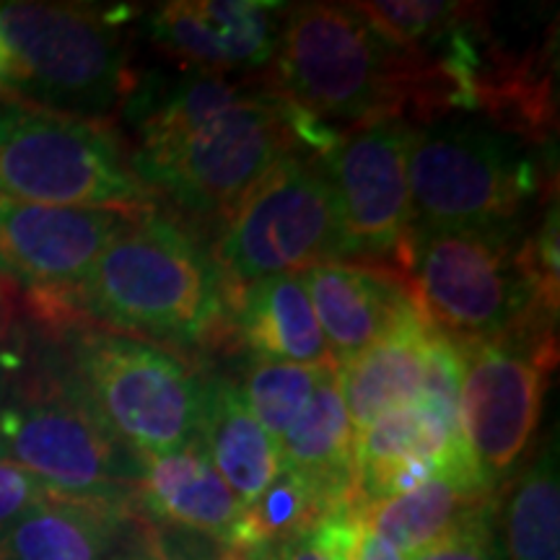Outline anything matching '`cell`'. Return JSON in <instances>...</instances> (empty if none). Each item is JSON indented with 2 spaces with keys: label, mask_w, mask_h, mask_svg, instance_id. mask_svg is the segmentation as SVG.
Wrapping results in <instances>:
<instances>
[{
  "label": "cell",
  "mask_w": 560,
  "mask_h": 560,
  "mask_svg": "<svg viewBox=\"0 0 560 560\" xmlns=\"http://www.w3.org/2000/svg\"><path fill=\"white\" fill-rule=\"evenodd\" d=\"M499 499L478 472L444 470L408 493L366 509L369 527L408 560Z\"/></svg>",
  "instance_id": "obj_23"
},
{
  "label": "cell",
  "mask_w": 560,
  "mask_h": 560,
  "mask_svg": "<svg viewBox=\"0 0 560 560\" xmlns=\"http://www.w3.org/2000/svg\"><path fill=\"white\" fill-rule=\"evenodd\" d=\"M431 338L433 327L423 314H418L376 346L335 366V382L355 431L366 429L384 412L420 400Z\"/></svg>",
  "instance_id": "obj_20"
},
{
  "label": "cell",
  "mask_w": 560,
  "mask_h": 560,
  "mask_svg": "<svg viewBox=\"0 0 560 560\" xmlns=\"http://www.w3.org/2000/svg\"><path fill=\"white\" fill-rule=\"evenodd\" d=\"M408 560H509L499 529V499Z\"/></svg>",
  "instance_id": "obj_28"
},
{
  "label": "cell",
  "mask_w": 560,
  "mask_h": 560,
  "mask_svg": "<svg viewBox=\"0 0 560 560\" xmlns=\"http://www.w3.org/2000/svg\"><path fill=\"white\" fill-rule=\"evenodd\" d=\"M265 560H327L322 556L317 545L312 542L310 535L296 537V540H289L278 548H272L270 552H265Z\"/></svg>",
  "instance_id": "obj_30"
},
{
  "label": "cell",
  "mask_w": 560,
  "mask_h": 560,
  "mask_svg": "<svg viewBox=\"0 0 560 560\" xmlns=\"http://www.w3.org/2000/svg\"><path fill=\"white\" fill-rule=\"evenodd\" d=\"M310 537L327 560H405L392 545L374 535L361 503H346L325 514Z\"/></svg>",
  "instance_id": "obj_27"
},
{
  "label": "cell",
  "mask_w": 560,
  "mask_h": 560,
  "mask_svg": "<svg viewBox=\"0 0 560 560\" xmlns=\"http://www.w3.org/2000/svg\"><path fill=\"white\" fill-rule=\"evenodd\" d=\"M128 9L68 3H0V34L16 60L13 100L102 120L130 100L122 21Z\"/></svg>",
  "instance_id": "obj_6"
},
{
  "label": "cell",
  "mask_w": 560,
  "mask_h": 560,
  "mask_svg": "<svg viewBox=\"0 0 560 560\" xmlns=\"http://www.w3.org/2000/svg\"><path fill=\"white\" fill-rule=\"evenodd\" d=\"M283 5L265 0H179L151 16V37L182 62L210 73L270 66Z\"/></svg>",
  "instance_id": "obj_16"
},
{
  "label": "cell",
  "mask_w": 560,
  "mask_h": 560,
  "mask_svg": "<svg viewBox=\"0 0 560 560\" xmlns=\"http://www.w3.org/2000/svg\"><path fill=\"white\" fill-rule=\"evenodd\" d=\"M454 346L459 353L462 436L482 480L499 490L540 423L558 342L511 338Z\"/></svg>",
  "instance_id": "obj_11"
},
{
  "label": "cell",
  "mask_w": 560,
  "mask_h": 560,
  "mask_svg": "<svg viewBox=\"0 0 560 560\" xmlns=\"http://www.w3.org/2000/svg\"><path fill=\"white\" fill-rule=\"evenodd\" d=\"M400 272L429 325L454 342L556 338L558 285L516 226L412 229Z\"/></svg>",
  "instance_id": "obj_4"
},
{
  "label": "cell",
  "mask_w": 560,
  "mask_h": 560,
  "mask_svg": "<svg viewBox=\"0 0 560 560\" xmlns=\"http://www.w3.org/2000/svg\"><path fill=\"white\" fill-rule=\"evenodd\" d=\"M332 366H301L252 355L242 371L240 392L252 416L272 439H280Z\"/></svg>",
  "instance_id": "obj_26"
},
{
  "label": "cell",
  "mask_w": 560,
  "mask_h": 560,
  "mask_svg": "<svg viewBox=\"0 0 560 560\" xmlns=\"http://www.w3.org/2000/svg\"><path fill=\"white\" fill-rule=\"evenodd\" d=\"M410 140L408 122L382 120L342 132L330 151L317 156L338 200L346 262L361 260L400 270L412 231Z\"/></svg>",
  "instance_id": "obj_12"
},
{
  "label": "cell",
  "mask_w": 560,
  "mask_h": 560,
  "mask_svg": "<svg viewBox=\"0 0 560 560\" xmlns=\"http://www.w3.org/2000/svg\"><path fill=\"white\" fill-rule=\"evenodd\" d=\"M325 514L327 506L304 480L280 470L255 501L242 506L229 552L247 560L260 558L278 545L310 535Z\"/></svg>",
  "instance_id": "obj_25"
},
{
  "label": "cell",
  "mask_w": 560,
  "mask_h": 560,
  "mask_svg": "<svg viewBox=\"0 0 560 560\" xmlns=\"http://www.w3.org/2000/svg\"><path fill=\"white\" fill-rule=\"evenodd\" d=\"M223 560H247V558H242V556H229V558H223Z\"/></svg>",
  "instance_id": "obj_34"
},
{
  "label": "cell",
  "mask_w": 560,
  "mask_h": 560,
  "mask_svg": "<svg viewBox=\"0 0 560 560\" xmlns=\"http://www.w3.org/2000/svg\"><path fill=\"white\" fill-rule=\"evenodd\" d=\"M283 470L304 480L327 514L355 499V429L342 402L335 366L322 376L306 408L278 439Z\"/></svg>",
  "instance_id": "obj_19"
},
{
  "label": "cell",
  "mask_w": 560,
  "mask_h": 560,
  "mask_svg": "<svg viewBox=\"0 0 560 560\" xmlns=\"http://www.w3.org/2000/svg\"><path fill=\"white\" fill-rule=\"evenodd\" d=\"M200 441L242 506L255 501L283 470L278 441L252 416L240 384L223 374L206 376Z\"/></svg>",
  "instance_id": "obj_22"
},
{
  "label": "cell",
  "mask_w": 560,
  "mask_h": 560,
  "mask_svg": "<svg viewBox=\"0 0 560 560\" xmlns=\"http://www.w3.org/2000/svg\"><path fill=\"white\" fill-rule=\"evenodd\" d=\"M79 319L149 342L206 346L229 327L231 293L219 262L151 208L125 223L73 291L37 314L50 327Z\"/></svg>",
  "instance_id": "obj_1"
},
{
  "label": "cell",
  "mask_w": 560,
  "mask_h": 560,
  "mask_svg": "<svg viewBox=\"0 0 560 560\" xmlns=\"http://www.w3.org/2000/svg\"><path fill=\"white\" fill-rule=\"evenodd\" d=\"M296 149L291 112L268 79L255 94L202 122L172 149L130 161L145 190H159L195 215L229 219L244 192Z\"/></svg>",
  "instance_id": "obj_10"
},
{
  "label": "cell",
  "mask_w": 560,
  "mask_h": 560,
  "mask_svg": "<svg viewBox=\"0 0 560 560\" xmlns=\"http://www.w3.org/2000/svg\"><path fill=\"white\" fill-rule=\"evenodd\" d=\"M0 198L125 215L153 208L107 122L13 96L0 102Z\"/></svg>",
  "instance_id": "obj_7"
},
{
  "label": "cell",
  "mask_w": 560,
  "mask_h": 560,
  "mask_svg": "<svg viewBox=\"0 0 560 560\" xmlns=\"http://www.w3.org/2000/svg\"><path fill=\"white\" fill-rule=\"evenodd\" d=\"M0 462L52 490L136 509L143 459L122 446L75 382L58 340H0Z\"/></svg>",
  "instance_id": "obj_3"
},
{
  "label": "cell",
  "mask_w": 560,
  "mask_h": 560,
  "mask_svg": "<svg viewBox=\"0 0 560 560\" xmlns=\"http://www.w3.org/2000/svg\"><path fill=\"white\" fill-rule=\"evenodd\" d=\"M353 459L355 499L363 509L408 493L444 470L478 472L462 436L459 412L423 397L355 431Z\"/></svg>",
  "instance_id": "obj_14"
},
{
  "label": "cell",
  "mask_w": 560,
  "mask_h": 560,
  "mask_svg": "<svg viewBox=\"0 0 560 560\" xmlns=\"http://www.w3.org/2000/svg\"><path fill=\"white\" fill-rule=\"evenodd\" d=\"M332 366L387 338L420 306L400 270L371 262H322L301 270Z\"/></svg>",
  "instance_id": "obj_15"
},
{
  "label": "cell",
  "mask_w": 560,
  "mask_h": 560,
  "mask_svg": "<svg viewBox=\"0 0 560 560\" xmlns=\"http://www.w3.org/2000/svg\"><path fill=\"white\" fill-rule=\"evenodd\" d=\"M215 260L231 304L262 278L346 262L338 200L317 159L276 161L229 213Z\"/></svg>",
  "instance_id": "obj_9"
},
{
  "label": "cell",
  "mask_w": 560,
  "mask_h": 560,
  "mask_svg": "<svg viewBox=\"0 0 560 560\" xmlns=\"http://www.w3.org/2000/svg\"><path fill=\"white\" fill-rule=\"evenodd\" d=\"M231 322L244 346L260 359L332 366L301 272H280L242 289L231 304Z\"/></svg>",
  "instance_id": "obj_21"
},
{
  "label": "cell",
  "mask_w": 560,
  "mask_h": 560,
  "mask_svg": "<svg viewBox=\"0 0 560 560\" xmlns=\"http://www.w3.org/2000/svg\"><path fill=\"white\" fill-rule=\"evenodd\" d=\"M136 514L215 537L229 548L242 503L208 459L202 441L143 459Z\"/></svg>",
  "instance_id": "obj_18"
},
{
  "label": "cell",
  "mask_w": 560,
  "mask_h": 560,
  "mask_svg": "<svg viewBox=\"0 0 560 560\" xmlns=\"http://www.w3.org/2000/svg\"><path fill=\"white\" fill-rule=\"evenodd\" d=\"M50 493H58V490H52L37 475L19 465H11V462H0V535L26 509H32L34 503L47 499Z\"/></svg>",
  "instance_id": "obj_29"
},
{
  "label": "cell",
  "mask_w": 560,
  "mask_h": 560,
  "mask_svg": "<svg viewBox=\"0 0 560 560\" xmlns=\"http://www.w3.org/2000/svg\"><path fill=\"white\" fill-rule=\"evenodd\" d=\"M13 89H16V60L0 34V94L13 96Z\"/></svg>",
  "instance_id": "obj_31"
},
{
  "label": "cell",
  "mask_w": 560,
  "mask_h": 560,
  "mask_svg": "<svg viewBox=\"0 0 560 560\" xmlns=\"http://www.w3.org/2000/svg\"><path fill=\"white\" fill-rule=\"evenodd\" d=\"M11 327V296L9 291L0 289V340H3V335L9 332Z\"/></svg>",
  "instance_id": "obj_32"
},
{
  "label": "cell",
  "mask_w": 560,
  "mask_h": 560,
  "mask_svg": "<svg viewBox=\"0 0 560 560\" xmlns=\"http://www.w3.org/2000/svg\"><path fill=\"white\" fill-rule=\"evenodd\" d=\"M136 215L0 198V280L30 291L34 314L75 289Z\"/></svg>",
  "instance_id": "obj_13"
},
{
  "label": "cell",
  "mask_w": 560,
  "mask_h": 560,
  "mask_svg": "<svg viewBox=\"0 0 560 560\" xmlns=\"http://www.w3.org/2000/svg\"><path fill=\"white\" fill-rule=\"evenodd\" d=\"M130 522V506L50 493L0 535V560H117Z\"/></svg>",
  "instance_id": "obj_17"
},
{
  "label": "cell",
  "mask_w": 560,
  "mask_h": 560,
  "mask_svg": "<svg viewBox=\"0 0 560 560\" xmlns=\"http://www.w3.org/2000/svg\"><path fill=\"white\" fill-rule=\"evenodd\" d=\"M537 166L509 132L478 122L412 130L408 156L412 229H506L537 195Z\"/></svg>",
  "instance_id": "obj_8"
},
{
  "label": "cell",
  "mask_w": 560,
  "mask_h": 560,
  "mask_svg": "<svg viewBox=\"0 0 560 560\" xmlns=\"http://www.w3.org/2000/svg\"><path fill=\"white\" fill-rule=\"evenodd\" d=\"M503 548L509 560H560L558 446H542L511 480L503 501Z\"/></svg>",
  "instance_id": "obj_24"
},
{
  "label": "cell",
  "mask_w": 560,
  "mask_h": 560,
  "mask_svg": "<svg viewBox=\"0 0 560 560\" xmlns=\"http://www.w3.org/2000/svg\"><path fill=\"white\" fill-rule=\"evenodd\" d=\"M117 560H156V558H151L149 552H145V556H132V558H117Z\"/></svg>",
  "instance_id": "obj_33"
},
{
  "label": "cell",
  "mask_w": 560,
  "mask_h": 560,
  "mask_svg": "<svg viewBox=\"0 0 560 560\" xmlns=\"http://www.w3.org/2000/svg\"><path fill=\"white\" fill-rule=\"evenodd\" d=\"M0 289H3V285H0Z\"/></svg>",
  "instance_id": "obj_35"
},
{
  "label": "cell",
  "mask_w": 560,
  "mask_h": 560,
  "mask_svg": "<svg viewBox=\"0 0 560 560\" xmlns=\"http://www.w3.org/2000/svg\"><path fill=\"white\" fill-rule=\"evenodd\" d=\"M60 346L91 408L140 459L198 444L206 376L172 348L104 327H62Z\"/></svg>",
  "instance_id": "obj_5"
},
{
  "label": "cell",
  "mask_w": 560,
  "mask_h": 560,
  "mask_svg": "<svg viewBox=\"0 0 560 560\" xmlns=\"http://www.w3.org/2000/svg\"><path fill=\"white\" fill-rule=\"evenodd\" d=\"M268 83L291 112L296 143L319 156L342 132L402 120L416 62L359 5L304 3L283 16Z\"/></svg>",
  "instance_id": "obj_2"
}]
</instances>
